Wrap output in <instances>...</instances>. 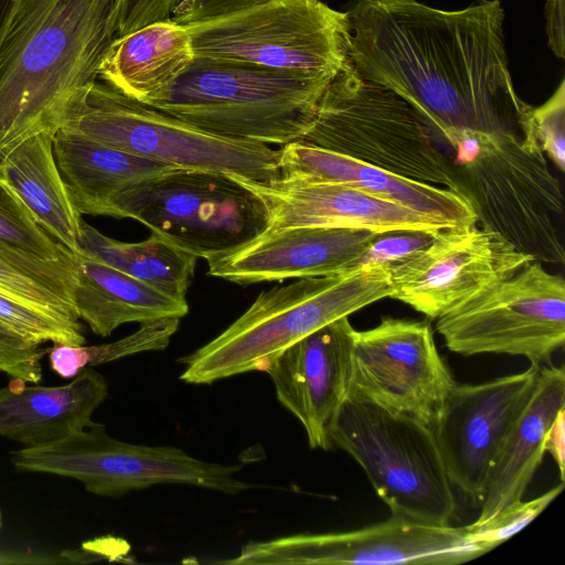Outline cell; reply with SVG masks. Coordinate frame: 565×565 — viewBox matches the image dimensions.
Returning <instances> with one entry per match:
<instances>
[{
	"label": "cell",
	"instance_id": "6da1fadb",
	"mask_svg": "<svg viewBox=\"0 0 565 565\" xmlns=\"http://www.w3.org/2000/svg\"><path fill=\"white\" fill-rule=\"evenodd\" d=\"M348 54L367 79L405 99L449 156L468 131L519 128L499 0L458 10L417 0H351Z\"/></svg>",
	"mask_w": 565,
	"mask_h": 565
},
{
	"label": "cell",
	"instance_id": "277c9868",
	"mask_svg": "<svg viewBox=\"0 0 565 565\" xmlns=\"http://www.w3.org/2000/svg\"><path fill=\"white\" fill-rule=\"evenodd\" d=\"M393 285L390 267L360 266L323 277L299 278L259 294L222 333L179 359L180 380L205 385L247 372H266L288 347L386 297Z\"/></svg>",
	"mask_w": 565,
	"mask_h": 565
},
{
	"label": "cell",
	"instance_id": "5b68a950",
	"mask_svg": "<svg viewBox=\"0 0 565 565\" xmlns=\"http://www.w3.org/2000/svg\"><path fill=\"white\" fill-rule=\"evenodd\" d=\"M449 156L478 225L535 260L564 264V198L543 153L525 148L515 129L503 128L465 132Z\"/></svg>",
	"mask_w": 565,
	"mask_h": 565
},
{
	"label": "cell",
	"instance_id": "d6986e66",
	"mask_svg": "<svg viewBox=\"0 0 565 565\" xmlns=\"http://www.w3.org/2000/svg\"><path fill=\"white\" fill-rule=\"evenodd\" d=\"M231 174L264 204L273 232L295 226L363 228L376 233L452 225L348 185L279 179L260 183Z\"/></svg>",
	"mask_w": 565,
	"mask_h": 565
},
{
	"label": "cell",
	"instance_id": "5bb4252c",
	"mask_svg": "<svg viewBox=\"0 0 565 565\" xmlns=\"http://www.w3.org/2000/svg\"><path fill=\"white\" fill-rule=\"evenodd\" d=\"M455 383L428 322L384 317L355 330L347 398L430 425Z\"/></svg>",
	"mask_w": 565,
	"mask_h": 565
},
{
	"label": "cell",
	"instance_id": "ffe728a7",
	"mask_svg": "<svg viewBox=\"0 0 565 565\" xmlns=\"http://www.w3.org/2000/svg\"><path fill=\"white\" fill-rule=\"evenodd\" d=\"M281 179L348 185L452 225L477 223L469 200L452 190L414 181L303 140L279 150Z\"/></svg>",
	"mask_w": 565,
	"mask_h": 565
},
{
	"label": "cell",
	"instance_id": "ac0fdd59",
	"mask_svg": "<svg viewBox=\"0 0 565 565\" xmlns=\"http://www.w3.org/2000/svg\"><path fill=\"white\" fill-rule=\"evenodd\" d=\"M379 234L326 226L264 232L236 250L207 262V273L238 285L334 276L355 269Z\"/></svg>",
	"mask_w": 565,
	"mask_h": 565
},
{
	"label": "cell",
	"instance_id": "7a4b0ae2",
	"mask_svg": "<svg viewBox=\"0 0 565 565\" xmlns=\"http://www.w3.org/2000/svg\"><path fill=\"white\" fill-rule=\"evenodd\" d=\"M115 38V0H14L0 35V152L60 129Z\"/></svg>",
	"mask_w": 565,
	"mask_h": 565
},
{
	"label": "cell",
	"instance_id": "44dd1931",
	"mask_svg": "<svg viewBox=\"0 0 565 565\" xmlns=\"http://www.w3.org/2000/svg\"><path fill=\"white\" fill-rule=\"evenodd\" d=\"M108 395L105 377L92 366L65 385L28 386L11 379L0 387V436L24 447L45 445L95 424Z\"/></svg>",
	"mask_w": 565,
	"mask_h": 565
},
{
	"label": "cell",
	"instance_id": "9a60e30c",
	"mask_svg": "<svg viewBox=\"0 0 565 565\" xmlns=\"http://www.w3.org/2000/svg\"><path fill=\"white\" fill-rule=\"evenodd\" d=\"M533 260L477 223L443 227L429 245L388 266L391 298L437 319Z\"/></svg>",
	"mask_w": 565,
	"mask_h": 565
},
{
	"label": "cell",
	"instance_id": "30bf717a",
	"mask_svg": "<svg viewBox=\"0 0 565 565\" xmlns=\"http://www.w3.org/2000/svg\"><path fill=\"white\" fill-rule=\"evenodd\" d=\"M9 457L18 471L73 478L88 492L103 497H121L166 483L226 494L256 487L236 477L239 465L204 461L173 446L121 441L99 423L45 445L11 451Z\"/></svg>",
	"mask_w": 565,
	"mask_h": 565
},
{
	"label": "cell",
	"instance_id": "836d02e7",
	"mask_svg": "<svg viewBox=\"0 0 565 565\" xmlns=\"http://www.w3.org/2000/svg\"><path fill=\"white\" fill-rule=\"evenodd\" d=\"M0 321V372L26 383L42 380V359L49 351Z\"/></svg>",
	"mask_w": 565,
	"mask_h": 565
},
{
	"label": "cell",
	"instance_id": "4dcf8cb0",
	"mask_svg": "<svg viewBox=\"0 0 565 565\" xmlns=\"http://www.w3.org/2000/svg\"><path fill=\"white\" fill-rule=\"evenodd\" d=\"M525 148L547 156L556 168L565 171V81L542 105H529L519 119Z\"/></svg>",
	"mask_w": 565,
	"mask_h": 565
},
{
	"label": "cell",
	"instance_id": "603a6c76",
	"mask_svg": "<svg viewBox=\"0 0 565 565\" xmlns=\"http://www.w3.org/2000/svg\"><path fill=\"white\" fill-rule=\"evenodd\" d=\"M194 56L186 25L173 20L156 22L116 36L98 77L121 94L149 104L175 83Z\"/></svg>",
	"mask_w": 565,
	"mask_h": 565
},
{
	"label": "cell",
	"instance_id": "1f68e13d",
	"mask_svg": "<svg viewBox=\"0 0 565 565\" xmlns=\"http://www.w3.org/2000/svg\"><path fill=\"white\" fill-rule=\"evenodd\" d=\"M0 321L26 339L40 344L47 341L73 347L85 344L83 327L65 323L1 292Z\"/></svg>",
	"mask_w": 565,
	"mask_h": 565
},
{
	"label": "cell",
	"instance_id": "8992f818",
	"mask_svg": "<svg viewBox=\"0 0 565 565\" xmlns=\"http://www.w3.org/2000/svg\"><path fill=\"white\" fill-rule=\"evenodd\" d=\"M301 140L460 193L452 160L420 115L391 89L365 78L350 58L324 90Z\"/></svg>",
	"mask_w": 565,
	"mask_h": 565
},
{
	"label": "cell",
	"instance_id": "d4e9b609",
	"mask_svg": "<svg viewBox=\"0 0 565 565\" xmlns=\"http://www.w3.org/2000/svg\"><path fill=\"white\" fill-rule=\"evenodd\" d=\"M75 255V308L79 320L100 337L119 326L182 318L186 300L174 299L83 252Z\"/></svg>",
	"mask_w": 565,
	"mask_h": 565
},
{
	"label": "cell",
	"instance_id": "e575fe53",
	"mask_svg": "<svg viewBox=\"0 0 565 565\" xmlns=\"http://www.w3.org/2000/svg\"><path fill=\"white\" fill-rule=\"evenodd\" d=\"M439 230H401L380 233L360 257L355 268L375 265L391 266L403 260L429 245Z\"/></svg>",
	"mask_w": 565,
	"mask_h": 565
},
{
	"label": "cell",
	"instance_id": "ba28073f",
	"mask_svg": "<svg viewBox=\"0 0 565 565\" xmlns=\"http://www.w3.org/2000/svg\"><path fill=\"white\" fill-rule=\"evenodd\" d=\"M61 128L175 168L233 173L260 183L281 179L279 150L205 131L105 83L92 85Z\"/></svg>",
	"mask_w": 565,
	"mask_h": 565
},
{
	"label": "cell",
	"instance_id": "f35d334b",
	"mask_svg": "<svg viewBox=\"0 0 565 565\" xmlns=\"http://www.w3.org/2000/svg\"><path fill=\"white\" fill-rule=\"evenodd\" d=\"M545 451H548L559 470L561 479L565 477V409L561 411L552 424L545 440Z\"/></svg>",
	"mask_w": 565,
	"mask_h": 565
},
{
	"label": "cell",
	"instance_id": "3957f363",
	"mask_svg": "<svg viewBox=\"0 0 565 565\" xmlns=\"http://www.w3.org/2000/svg\"><path fill=\"white\" fill-rule=\"evenodd\" d=\"M331 78L195 54L149 105L221 136L285 146L309 129Z\"/></svg>",
	"mask_w": 565,
	"mask_h": 565
},
{
	"label": "cell",
	"instance_id": "60d3db41",
	"mask_svg": "<svg viewBox=\"0 0 565 565\" xmlns=\"http://www.w3.org/2000/svg\"><path fill=\"white\" fill-rule=\"evenodd\" d=\"M1 527H2V513H1V510H0V532H1Z\"/></svg>",
	"mask_w": 565,
	"mask_h": 565
},
{
	"label": "cell",
	"instance_id": "4316f807",
	"mask_svg": "<svg viewBox=\"0 0 565 565\" xmlns=\"http://www.w3.org/2000/svg\"><path fill=\"white\" fill-rule=\"evenodd\" d=\"M79 252L178 300H186L198 259L156 233L145 241L127 243L102 234L84 220Z\"/></svg>",
	"mask_w": 565,
	"mask_h": 565
},
{
	"label": "cell",
	"instance_id": "ab89813d",
	"mask_svg": "<svg viewBox=\"0 0 565 565\" xmlns=\"http://www.w3.org/2000/svg\"><path fill=\"white\" fill-rule=\"evenodd\" d=\"M14 0H0V35L4 28L7 18L11 11Z\"/></svg>",
	"mask_w": 565,
	"mask_h": 565
},
{
	"label": "cell",
	"instance_id": "74e56055",
	"mask_svg": "<svg viewBox=\"0 0 565 565\" xmlns=\"http://www.w3.org/2000/svg\"><path fill=\"white\" fill-rule=\"evenodd\" d=\"M545 19L547 44L557 57L564 58V0H547Z\"/></svg>",
	"mask_w": 565,
	"mask_h": 565
},
{
	"label": "cell",
	"instance_id": "8d00e7d4",
	"mask_svg": "<svg viewBox=\"0 0 565 565\" xmlns=\"http://www.w3.org/2000/svg\"><path fill=\"white\" fill-rule=\"evenodd\" d=\"M266 1L269 0H181L172 13L171 20L186 25Z\"/></svg>",
	"mask_w": 565,
	"mask_h": 565
},
{
	"label": "cell",
	"instance_id": "83f0119b",
	"mask_svg": "<svg viewBox=\"0 0 565 565\" xmlns=\"http://www.w3.org/2000/svg\"><path fill=\"white\" fill-rule=\"evenodd\" d=\"M76 264L32 259L0 247V292L65 323L82 327L75 308Z\"/></svg>",
	"mask_w": 565,
	"mask_h": 565
},
{
	"label": "cell",
	"instance_id": "f1b7e54d",
	"mask_svg": "<svg viewBox=\"0 0 565 565\" xmlns=\"http://www.w3.org/2000/svg\"><path fill=\"white\" fill-rule=\"evenodd\" d=\"M179 326L180 318L170 317L142 323L136 332L111 343L78 347L54 343L49 350L50 367L61 377L71 379L85 367L141 352L161 351L169 345Z\"/></svg>",
	"mask_w": 565,
	"mask_h": 565
},
{
	"label": "cell",
	"instance_id": "7402d4cb",
	"mask_svg": "<svg viewBox=\"0 0 565 565\" xmlns=\"http://www.w3.org/2000/svg\"><path fill=\"white\" fill-rule=\"evenodd\" d=\"M565 409L563 366L541 365L527 404L511 426L491 465L480 514V524L510 504L522 500L545 451L547 433Z\"/></svg>",
	"mask_w": 565,
	"mask_h": 565
},
{
	"label": "cell",
	"instance_id": "7c38bea8",
	"mask_svg": "<svg viewBox=\"0 0 565 565\" xmlns=\"http://www.w3.org/2000/svg\"><path fill=\"white\" fill-rule=\"evenodd\" d=\"M436 330L465 356L509 354L544 365L565 341V280L533 260L437 318Z\"/></svg>",
	"mask_w": 565,
	"mask_h": 565
},
{
	"label": "cell",
	"instance_id": "e0dca14e",
	"mask_svg": "<svg viewBox=\"0 0 565 565\" xmlns=\"http://www.w3.org/2000/svg\"><path fill=\"white\" fill-rule=\"evenodd\" d=\"M354 332L348 317L334 320L285 349L266 371L312 449L333 448L330 429L348 395Z\"/></svg>",
	"mask_w": 565,
	"mask_h": 565
},
{
	"label": "cell",
	"instance_id": "8fae6325",
	"mask_svg": "<svg viewBox=\"0 0 565 565\" xmlns=\"http://www.w3.org/2000/svg\"><path fill=\"white\" fill-rule=\"evenodd\" d=\"M186 28L195 54L331 79L349 61L347 14L320 0H269Z\"/></svg>",
	"mask_w": 565,
	"mask_h": 565
},
{
	"label": "cell",
	"instance_id": "d6a6232c",
	"mask_svg": "<svg viewBox=\"0 0 565 565\" xmlns=\"http://www.w3.org/2000/svg\"><path fill=\"white\" fill-rule=\"evenodd\" d=\"M564 481L544 494L523 502L508 505L488 521L466 525L472 540L486 553L508 541L531 521H533L563 490Z\"/></svg>",
	"mask_w": 565,
	"mask_h": 565
},
{
	"label": "cell",
	"instance_id": "d590c367",
	"mask_svg": "<svg viewBox=\"0 0 565 565\" xmlns=\"http://www.w3.org/2000/svg\"><path fill=\"white\" fill-rule=\"evenodd\" d=\"M181 0H115L116 36L171 20Z\"/></svg>",
	"mask_w": 565,
	"mask_h": 565
},
{
	"label": "cell",
	"instance_id": "52a82bcc",
	"mask_svg": "<svg viewBox=\"0 0 565 565\" xmlns=\"http://www.w3.org/2000/svg\"><path fill=\"white\" fill-rule=\"evenodd\" d=\"M330 439L363 469L392 516L428 525H450L455 488L431 427L411 415L345 398Z\"/></svg>",
	"mask_w": 565,
	"mask_h": 565
},
{
	"label": "cell",
	"instance_id": "f546056e",
	"mask_svg": "<svg viewBox=\"0 0 565 565\" xmlns=\"http://www.w3.org/2000/svg\"><path fill=\"white\" fill-rule=\"evenodd\" d=\"M0 247L44 263L75 265V255L55 241L0 179Z\"/></svg>",
	"mask_w": 565,
	"mask_h": 565
},
{
	"label": "cell",
	"instance_id": "2e32d148",
	"mask_svg": "<svg viewBox=\"0 0 565 565\" xmlns=\"http://www.w3.org/2000/svg\"><path fill=\"white\" fill-rule=\"evenodd\" d=\"M539 365L451 387L429 425L452 487L481 503L493 459L534 391Z\"/></svg>",
	"mask_w": 565,
	"mask_h": 565
},
{
	"label": "cell",
	"instance_id": "9c48e42d",
	"mask_svg": "<svg viewBox=\"0 0 565 565\" xmlns=\"http://www.w3.org/2000/svg\"><path fill=\"white\" fill-rule=\"evenodd\" d=\"M113 217L136 220L206 262L246 245L268 226L263 202L231 174L183 168L127 188L113 202Z\"/></svg>",
	"mask_w": 565,
	"mask_h": 565
},
{
	"label": "cell",
	"instance_id": "4fadbf2b",
	"mask_svg": "<svg viewBox=\"0 0 565 565\" xmlns=\"http://www.w3.org/2000/svg\"><path fill=\"white\" fill-rule=\"evenodd\" d=\"M486 554L466 526L428 525L392 516L360 530L250 541L231 565H455Z\"/></svg>",
	"mask_w": 565,
	"mask_h": 565
},
{
	"label": "cell",
	"instance_id": "cb8c5ba5",
	"mask_svg": "<svg viewBox=\"0 0 565 565\" xmlns=\"http://www.w3.org/2000/svg\"><path fill=\"white\" fill-rule=\"evenodd\" d=\"M53 152L70 200L81 215L113 216V202L127 188L177 169L64 128L54 134Z\"/></svg>",
	"mask_w": 565,
	"mask_h": 565
},
{
	"label": "cell",
	"instance_id": "484cf974",
	"mask_svg": "<svg viewBox=\"0 0 565 565\" xmlns=\"http://www.w3.org/2000/svg\"><path fill=\"white\" fill-rule=\"evenodd\" d=\"M54 134H35L0 152V179L55 241L76 254L83 218L73 206L57 168Z\"/></svg>",
	"mask_w": 565,
	"mask_h": 565
}]
</instances>
